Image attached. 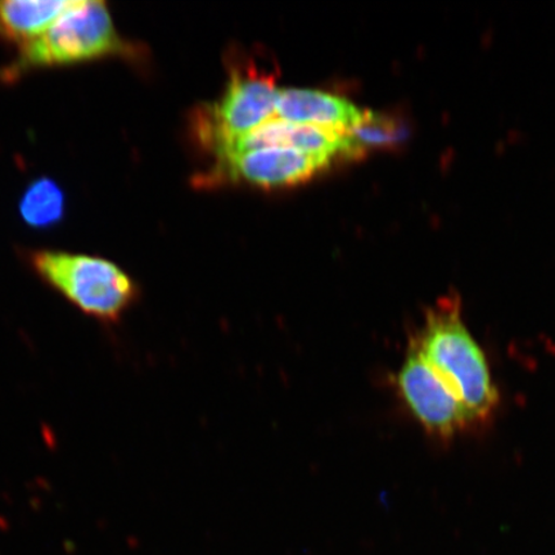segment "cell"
<instances>
[{
	"instance_id": "8fae6325",
	"label": "cell",
	"mask_w": 555,
	"mask_h": 555,
	"mask_svg": "<svg viewBox=\"0 0 555 555\" xmlns=\"http://www.w3.org/2000/svg\"><path fill=\"white\" fill-rule=\"evenodd\" d=\"M64 212V196L51 180H39L25 193L21 214L33 227H48L60 220Z\"/></svg>"
},
{
	"instance_id": "30bf717a",
	"label": "cell",
	"mask_w": 555,
	"mask_h": 555,
	"mask_svg": "<svg viewBox=\"0 0 555 555\" xmlns=\"http://www.w3.org/2000/svg\"><path fill=\"white\" fill-rule=\"evenodd\" d=\"M351 135L365 152L370 149H392L405 141L409 125L401 115L364 111L362 122Z\"/></svg>"
},
{
	"instance_id": "7a4b0ae2",
	"label": "cell",
	"mask_w": 555,
	"mask_h": 555,
	"mask_svg": "<svg viewBox=\"0 0 555 555\" xmlns=\"http://www.w3.org/2000/svg\"><path fill=\"white\" fill-rule=\"evenodd\" d=\"M135 48L117 33L107 4L73 0L41 37L20 47L10 76L24 69L80 64L106 57H133Z\"/></svg>"
},
{
	"instance_id": "3957f363",
	"label": "cell",
	"mask_w": 555,
	"mask_h": 555,
	"mask_svg": "<svg viewBox=\"0 0 555 555\" xmlns=\"http://www.w3.org/2000/svg\"><path fill=\"white\" fill-rule=\"evenodd\" d=\"M31 262L37 273L76 308L101 321H116L134 302V282L108 260L38 251L33 254Z\"/></svg>"
},
{
	"instance_id": "ba28073f",
	"label": "cell",
	"mask_w": 555,
	"mask_h": 555,
	"mask_svg": "<svg viewBox=\"0 0 555 555\" xmlns=\"http://www.w3.org/2000/svg\"><path fill=\"white\" fill-rule=\"evenodd\" d=\"M364 111L336 94L317 89L280 88L275 116L280 119L351 134Z\"/></svg>"
},
{
	"instance_id": "9c48e42d",
	"label": "cell",
	"mask_w": 555,
	"mask_h": 555,
	"mask_svg": "<svg viewBox=\"0 0 555 555\" xmlns=\"http://www.w3.org/2000/svg\"><path fill=\"white\" fill-rule=\"evenodd\" d=\"M72 2L66 0H0V35L21 46L38 39Z\"/></svg>"
},
{
	"instance_id": "8992f818",
	"label": "cell",
	"mask_w": 555,
	"mask_h": 555,
	"mask_svg": "<svg viewBox=\"0 0 555 555\" xmlns=\"http://www.w3.org/2000/svg\"><path fill=\"white\" fill-rule=\"evenodd\" d=\"M275 147L296 149L328 157L333 162L335 159H357L366 155V152L360 147L351 134L311 127V125L289 122L275 116L249 133L234 139L215 156L221 158L245 154L249 151Z\"/></svg>"
},
{
	"instance_id": "277c9868",
	"label": "cell",
	"mask_w": 555,
	"mask_h": 555,
	"mask_svg": "<svg viewBox=\"0 0 555 555\" xmlns=\"http://www.w3.org/2000/svg\"><path fill=\"white\" fill-rule=\"evenodd\" d=\"M278 90L267 73L234 72L225 93L197 117V135L214 154L275 117Z\"/></svg>"
},
{
	"instance_id": "5b68a950",
	"label": "cell",
	"mask_w": 555,
	"mask_h": 555,
	"mask_svg": "<svg viewBox=\"0 0 555 555\" xmlns=\"http://www.w3.org/2000/svg\"><path fill=\"white\" fill-rule=\"evenodd\" d=\"M398 390L416 422L428 435L449 442L475 429L466 408L455 398L412 343L398 373Z\"/></svg>"
},
{
	"instance_id": "52a82bcc",
	"label": "cell",
	"mask_w": 555,
	"mask_h": 555,
	"mask_svg": "<svg viewBox=\"0 0 555 555\" xmlns=\"http://www.w3.org/2000/svg\"><path fill=\"white\" fill-rule=\"evenodd\" d=\"M332 163L328 157L296 149H262L218 158L217 172L262 189H281L308 182Z\"/></svg>"
},
{
	"instance_id": "6da1fadb",
	"label": "cell",
	"mask_w": 555,
	"mask_h": 555,
	"mask_svg": "<svg viewBox=\"0 0 555 555\" xmlns=\"http://www.w3.org/2000/svg\"><path fill=\"white\" fill-rule=\"evenodd\" d=\"M411 343L466 408L475 428L492 420L501 398L485 352L463 321L457 294L443 296L428 309Z\"/></svg>"
}]
</instances>
